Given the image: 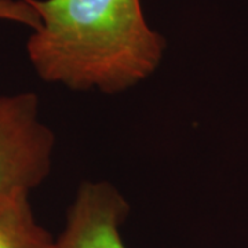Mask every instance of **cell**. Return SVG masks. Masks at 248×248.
I'll use <instances>...</instances> for the list:
<instances>
[{"label":"cell","mask_w":248,"mask_h":248,"mask_svg":"<svg viewBox=\"0 0 248 248\" xmlns=\"http://www.w3.org/2000/svg\"><path fill=\"white\" fill-rule=\"evenodd\" d=\"M0 19L32 28L40 25V18L28 0H0Z\"/></svg>","instance_id":"obj_5"},{"label":"cell","mask_w":248,"mask_h":248,"mask_svg":"<svg viewBox=\"0 0 248 248\" xmlns=\"http://www.w3.org/2000/svg\"><path fill=\"white\" fill-rule=\"evenodd\" d=\"M128 203L108 182H86L71 205L55 248H125L120 226Z\"/></svg>","instance_id":"obj_3"},{"label":"cell","mask_w":248,"mask_h":248,"mask_svg":"<svg viewBox=\"0 0 248 248\" xmlns=\"http://www.w3.org/2000/svg\"><path fill=\"white\" fill-rule=\"evenodd\" d=\"M0 248H55V240L36 221L29 197L0 203Z\"/></svg>","instance_id":"obj_4"},{"label":"cell","mask_w":248,"mask_h":248,"mask_svg":"<svg viewBox=\"0 0 248 248\" xmlns=\"http://www.w3.org/2000/svg\"><path fill=\"white\" fill-rule=\"evenodd\" d=\"M54 145L53 131L40 120L36 94L0 95V203L29 197L45 181Z\"/></svg>","instance_id":"obj_2"},{"label":"cell","mask_w":248,"mask_h":248,"mask_svg":"<svg viewBox=\"0 0 248 248\" xmlns=\"http://www.w3.org/2000/svg\"><path fill=\"white\" fill-rule=\"evenodd\" d=\"M40 18L27 45L40 79L116 94L159 68L166 40L141 0H28Z\"/></svg>","instance_id":"obj_1"}]
</instances>
